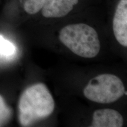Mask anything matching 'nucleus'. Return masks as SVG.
I'll return each instance as SVG.
<instances>
[{
  "instance_id": "obj_6",
  "label": "nucleus",
  "mask_w": 127,
  "mask_h": 127,
  "mask_svg": "<svg viewBox=\"0 0 127 127\" xmlns=\"http://www.w3.org/2000/svg\"><path fill=\"white\" fill-rule=\"evenodd\" d=\"M124 119L117 111L112 109H101L94 111L93 115V127H121Z\"/></svg>"
},
{
  "instance_id": "obj_5",
  "label": "nucleus",
  "mask_w": 127,
  "mask_h": 127,
  "mask_svg": "<svg viewBox=\"0 0 127 127\" xmlns=\"http://www.w3.org/2000/svg\"><path fill=\"white\" fill-rule=\"evenodd\" d=\"M78 0H46L42 8L45 18H61L66 16L77 4Z\"/></svg>"
},
{
  "instance_id": "obj_8",
  "label": "nucleus",
  "mask_w": 127,
  "mask_h": 127,
  "mask_svg": "<svg viewBox=\"0 0 127 127\" xmlns=\"http://www.w3.org/2000/svg\"><path fill=\"white\" fill-rule=\"evenodd\" d=\"M45 1L46 0H25L24 8L28 14H35L42 9Z\"/></svg>"
},
{
  "instance_id": "obj_3",
  "label": "nucleus",
  "mask_w": 127,
  "mask_h": 127,
  "mask_svg": "<svg viewBox=\"0 0 127 127\" xmlns=\"http://www.w3.org/2000/svg\"><path fill=\"white\" fill-rule=\"evenodd\" d=\"M125 87L120 78L110 74H101L91 79L84 90L87 99L93 102L109 104L124 94Z\"/></svg>"
},
{
  "instance_id": "obj_7",
  "label": "nucleus",
  "mask_w": 127,
  "mask_h": 127,
  "mask_svg": "<svg viewBox=\"0 0 127 127\" xmlns=\"http://www.w3.org/2000/svg\"><path fill=\"white\" fill-rule=\"evenodd\" d=\"M17 49L11 41L0 35V61L12 60L17 54Z\"/></svg>"
},
{
  "instance_id": "obj_4",
  "label": "nucleus",
  "mask_w": 127,
  "mask_h": 127,
  "mask_svg": "<svg viewBox=\"0 0 127 127\" xmlns=\"http://www.w3.org/2000/svg\"><path fill=\"white\" fill-rule=\"evenodd\" d=\"M113 30L121 45L127 47V0H120L113 20Z\"/></svg>"
},
{
  "instance_id": "obj_2",
  "label": "nucleus",
  "mask_w": 127,
  "mask_h": 127,
  "mask_svg": "<svg viewBox=\"0 0 127 127\" xmlns=\"http://www.w3.org/2000/svg\"><path fill=\"white\" fill-rule=\"evenodd\" d=\"M59 38L71 51L84 58L96 57L101 48L96 31L85 24L65 26L60 31Z\"/></svg>"
},
{
  "instance_id": "obj_9",
  "label": "nucleus",
  "mask_w": 127,
  "mask_h": 127,
  "mask_svg": "<svg viewBox=\"0 0 127 127\" xmlns=\"http://www.w3.org/2000/svg\"><path fill=\"white\" fill-rule=\"evenodd\" d=\"M11 110L5 102L4 98L0 95V126H2L9 120Z\"/></svg>"
},
{
  "instance_id": "obj_1",
  "label": "nucleus",
  "mask_w": 127,
  "mask_h": 127,
  "mask_svg": "<svg viewBox=\"0 0 127 127\" xmlns=\"http://www.w3.org/2000/svg\"><path fill=\"white\" fill-rule=\"evenodd\" d=\"M55 108V102L45 84L38 83L26 89L21 96L18 104L20 124L28 127L49 117Z\"/></svg>"
}]
</instances>
